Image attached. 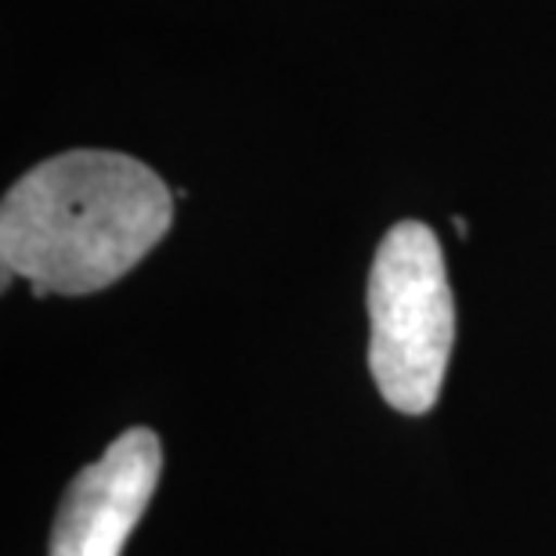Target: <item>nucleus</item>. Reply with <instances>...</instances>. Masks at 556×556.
<instances>
[{"label": "nucleus", "instance_id": "nucleus-1", "mask_svg": "<svg viewBox=\"0 0 556 556\" xmlns=\"http://www.w3.org/2000/svg\"><path fill=\"white\" fill-rule=\"evenodd\" d=\"M174 220L163 177L135 155L76 149L43 160L0 206L4 282L33 293L87 296L119 282L160 247Z\"/></svg>", "mask_w": 556, "mask_h": 556}, {"label": "nucleus", "instance_id": "nucleus-2", "mask_svg": "<svg viewBox=\"0 0 556 556\" xmlns=\"http://www.w3.org/2000/svg\"><path fill=\"white\" fill-rule=\"evenodd\" d=\"M455 343V304L438 236L402 220L383 236L369 271V369L383 402L430 413Z\"/></svg>", "mask_w": 556, "mask_h": 556}, {"label": "nucleus", "instance_id": "nucleus-3", "mask_svg": "<svg viewBox=\"0 0 556 556\" xmlns=\"http://www.w3.org/2000/svg\"><path fill=\"white\" fill-rule=\"evenodd\" d=\"M163 448L149 427L124 430L84 466L51 528V556H119L160 484Z\"/></svg>", "mask_w": 556, "mask_h": 556}]
</instances>
